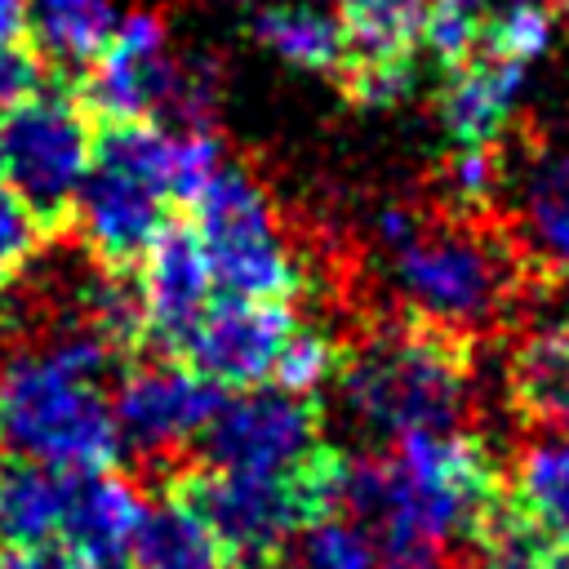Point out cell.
<instances>
[{"instance_id":"obj_34","label":"cell","mask_w":569,"mask_h":569,"mask_svg":"<svg viewBox=\"0 0 569 569\" xmlns=\"http://www.w3.org/2000/svg\"><path fill=\"white\" fill-rule=\"evenodd\" d=\"M391 569H400V565H391Z\"/></svg>"},{"instance_id":"obj_1","label":"cell","mask_w":569,"mask_h":569,"mask_svg":"<svg viewBox=\"0 0 569 569\" xmlns=\"http://www.w3.org/2000/svg\"><path fill=\"white\" fill-rule=\"evenodd\" d=\"M498 502V462L462 431H413L382 462H347L342 516L369 520L373 542L400 569H431L453 547H476Z\"/></svg>"},{"instance_id":"obj_31","label":"cell","mask_w":569,"mask_h":569,"mask_svg":"<svg viewBox=\"0 0 569 569\" xmlns=\"http://www.w3.org/2000/svg\"><path fill=\"white\" fill-rule=\"evenodd\" d=\"M516 569H569V533H547L529 547Z\"/></svg>"},{"instance_id":"obj_27","label":"cell","mask_w":569,"mask_h":569,"mask_svg":"<svg viewBox=\"0 0 569 569\" xmlns=\"http://www.w3.org/2000/svg\"><path fill=\"white\" fill-rule=\"evenodd\" d=\"M40 240H44V222L0 182V311L18 289L22 271L36 262Z\"/></svg>"},{"instance_id":"obj_3","label":"cell","mask_w":569,"mask_h":569,"mask_svg":"<svg viewBox=\"0 0 569 569\" xmlns=\"http://www.w3.org/2000/svg\"><path fill=\"white\" fill-rule=\"evenodd\" d=\"M120 356L84 325H62L40 347L0 365V436L27 462L62 476L107 471L120 453L107 369Z\"/></svg>"},{"instance_id":"obj_10","label":"cell","mask_w":569,"mask_h":569,"mask_svg":"<svg viewBox=\"0 0 569 569\" xmlns=\"http://www.w3.org/2000/svg\"><path fill=\"white\" fill-rule=\"evenodd\" d=\"M320 400L289 391H240V400H222L213 422L200 436L204 467L218 471H293L302 458L320 449Z\"/></svg>"},{"instance_id":"obj_16","label":"cell","mask_w":569,"mask_h":569,"mask_svg":"<svg viewBox=\"0 0 569 569\" xmlns=\"http://www.w3.org/2000/svg\"><path fill=\"white\" fill-rule=\"evenodd\" d=\"M342 71H418L427 0H338Z\"/></svg>"},{"instance_id":"obj_9","label":"cell","mask_w":569,"mask_h":569,"mask_svg":"<svg viewBox=\"0 0 569 569\" xmlns=\"http://www.w3.org/2000/svg\"><path fill=\"white\" fill-rule=\"evenodd\" d=\"M391 271L405 293V302L418 311V320L445 325L462 333L467 325L489 320L507 298L516 280L511 253L489 244V236L458 227V231H418L409 244L391 249Z\"/></svg>"},{"instance_id":"obj_25","label":"cell","mask_w":569,"mask_h":569,"mask_svg":"<svg viewBox=\"0 0 569 569\" xmlns=\"http://www.w3.org/2000/svg\"><path fill=\"white\" fill-rule=\"evenodd\" d=\"M489 13H493V0H427L422 49L440 62V71H453L480 49Z\"/></svg>"},{"instance_id":"obj_29","label":"cell","mask_w":569,"mask_h":569,"mask_svg":"<svg viewBox=\"0 0 569 569\" xmlns=\"http://www.w3.org/2000/svg\"><path fill=\"white\" fill-rule=\"evenodd\" d=\"M498 187V160L493 151H453L449 169H445V191L453 200V209H480L489 204Z\"/></svg>"},{"instance_id":"obj_2","label":"cell","mask_w":569,"mask_h":569,"mask_svg":"<svg viewBox=\"0 0 569 569\" xmlns=\"http://www.w3.org/2000/svg\"><path fill=\"white\" fill-rule=\"evenodd\" d=\"M218 169L222 147L204 129H169L156 120L98 124L71 222L98 267L133 271L147 244L173 222L169 209L191 204Z\"/></svg>"},{"instance_id":"obj_24","label":"cell","mask_w":569,"mask_h":569,"mask_svg":"<svg viewBox=\"0 0 569 569\" xmlns=\"http://www.w3.org/2000/svg\"><path fill=\"white\" fill-rule=\"evenodd\" d=\"M342 360H347V342H338L329 329H316V325L298 329L293 325V333H289V342H284L271 378L289 396H316L325 382L338 378Z\"/></svg>"},{"instance_id":"obj_12","label":"cell","mask_w":569,"mask_h":569,"mask_svg":"<svg viewBox=\"0 0 569 569\" xmlns=\"http://www.w3.org/2000/svg\"><path fill=\"white\" fill-rule=\"evenodd\" d=\"M293 333L289 302H253L236 293H213L196 329L187 333L182 360L218 391H258L271 373Z\"/></svg>"},{"instance_id":"obj_20","label":"cell","mask_w":569,"mask_h":569,"mask_svg":"<svg viewBox=\"0 0 569 569\" xmlns=\"http://www.w3.org/2000/svg\"><path fill=\"white\" fill-rule=\"evenodd\" d=\"M511 396L525 418L569 431V325L525 338L511 360Z\"/></svg>"},{"instance_id":"obj_4","label":"cell","mask_w":569,"mask_h":569,"mask_svg":"<svg viewBox=\"0 0 569 569\" xmlns=\"http://www.w3.org/2000/svg\"><path fill=\"white\" fill-rule=\"evenodd\" d=\"M347 462V453L320 445L293 471L271 476L187 467L173 471L169 493L213 529L236 569H276L293 538H302L325 516H342Z\"/></svg>"},{"instance_id":"obj_8","label":"cell","mask_w":569,"mask_h":569,"mask_svg":"<svg viewBox=\"0 0 569 569\" xmlns=\"http://www.w3.org/2000/svg\"><path fill=\"white\" fill-rule=\"evenodd\" d=\"M191 231L213 267V284L253 302H293L307 284L267 191L244 169H218L191 200Z\"/></svg>"},{"instance_id":"obj_22","label":"cell","mask_w":569,"mask_h":569,"mask_svg":"<svg viewBox=\"0 0 569 569\" xmlns=\"http://www.w3.org/2000/svg\"><path fill=\"white\" fill-rule=\"evenodd\" d=\"M36 53L62 67H89L116 27V0H27Z\"/></svg>"},{"instance_id":"obj_23","label":"cell","mask_w":569,"mask_h":569,"mask_svg":"<svg viewBox=\"0 0 569 569\" xmlns=\"http://www.w3.org/2000/svg\"><path fill=\"white\" fill-rule=\"evenodd\" d=\"M525 227L547 262L569 267V151H556L533 169L525 191Z\"/></svg>"},{"instance_id":"obj_5","label":"cell","mask_w":569,"mask_h":569,"mask_svg":"<svg viewBox=\"0 0 569 569\" xmlns=\"http://www.w3.org/2000/svg\"><path fill=\"white\" fill-rule=\"evenodd\" d=\"M471 360L462 333L431 320H396L347 347L338 387L351 413L378 436L453 431L467 409Z\"/></svg>"},{"instance_id":"obj_21","label":"cell","mask_w":569,"mask_h":569,"mask_svg":"<svg viewBox=\"0 0 569 569\" xmlns=\"http://www.w3.org/2000/svg\"><path fill=\"white\" fill-rule=\"evenodd\" d=\"M253 40L280 62L302 71H342V27L316 4H262L253 13Z\"/></svg>"},{"instance_id":"obj_19","label":"cell","mask_w":569,"mask_h":569,"mask_svg":"<svg viewBox=\"0 0 569 569\" xmlns=\"http://www.w3.org/2000/svg\"><path fill=\"white\" fill-rule=\"evenodd\" d=\"M502 498L538 533H569V431H547L533 440L516 458Z\"/></svg>"},{"instance_id":"obj_26","label":"cell","mask_w":569,"mask_h":569,"mask_svg":"<svg viewBox=\"0 0 569 569\" xmlns=\"http://www.w3.org/2000/svg\"><path fill=\"white\" fill-rule=\"evenodd\" d=\"M378 542L351 516H325L302 533V569H373Z\"/></svg>"},{"instance_id":"obj_30","label":"cell","mask_w":569,"mask_h":569,"mask_svg":"<svg viewBox=\"0 0 569 569\" xmlns=\"http://www.w3.org/2000/svg\"><path fill=\"white\" fill-rule=\"evenodd\" d=\"M0 569H76L62 547H0Z\"/></svg>"},{"instance_id":"obj_18","label":"cell","mask_w":569,"mask_h":569,"mask_svg":"<svg viewBox=\"0 0 569 569\" xmlns=\"http://www.w3.org/2000/svg\"><path fill=\"white\" fill-rule=\"evenodd\" d=\"M129 569H236L213 529L173 493H164L156 507H147L133 547Z\"/></svg>"},{"instance_id":"obj_32","label":"cell","mask_w":569,"mask_h":569,"mask_svg":"<svg viewBox=\"0 0 569 569\" xmlns=\"http://www.w3.org/2000/svg\"><path fill=\"white\" fill-rule=\"evenodd\" d=\"M542 4H547L551 13H565V18H569V0H542Z\"/></svg>"},{"instance_id":"obj_6","label":"cell","mask_w":569,"mask_h":569,"mask_svg":"<svg viewBox=\"0 0 569 569\" xmlns=\"http://www.w3.org/2000/svg\"><path fill=\"white\" fill-rule=\"evenodd\" d=\"M98 120L80 93L31 84L0 102V182L44 222L67 227L93 164Z\"/></svg>"},{"instance_id":"obj_15","label":"cell","mask_w":569,"mask_h":569,"mask_svg":"<svg viewBox=\"0 0 569 569\" xmlns=\"http://www.w3.org/2000/svg\"><path fill=\"white\" fill-rule=\"evenodd\" d=\"M520 62H502L489 53H471L453 71H445L440 84V124L453 142V151H493L502 129L511 124L520 93H525Z\"/></svg>"},{"instance_id":"obj_11","label":"cell","mask_w":569,"mask_h":569,"mask_svg":"<svg viewBox=\"0 0 569 569\" xmlns=\"http://www.w3.org/2000/svg\"><path fill=\"white\" fill-rule=\"evenodd\" d=\"M218 409L222 391L173 356L138 360L111 387L120 449L129 445L147 458H169L173 449L200 440Z\"/></svg>"},{"instance_id":"obj_28","label":"cell","mask_w":569,"mask_h":569,"mask_svg":"<svg viewBox=\"0 0 569 569\" xmlns=\"http://www.w3.org/2000/svg\"><path fill=\"white\" fill-rule=\"evenodd\" d=\"M36 84V44L27 0H0V102Z\"/></svg>"},{"instance_id":"obj_14","label":"cell","mask_w":569,"mask_h":569,"mask_svg":"<svg viewBox=\"0 0 569 569\" xmlns=\"http://www.w3.org/2000/svg\"><path fill=\"white\" fill-rule=\"evenodd\" d=\"M147 507L151 502L142 498V489L111 467L93 476H71V493L53 547H62V556L76 569H124Z\"/></svg>"},{"instance_id":"obj_33","label":"cell","mask_w":569,"mask_h":569,"mask_svg":"<svg viewBox=\"0 0 569 569\" xmlns=\"http://www.w3.org/2000/svg\"><path fill=\"white\" fill-rule=\"evenodd\" d=\"M4 453H9V449H4V436H0V467H4Z\"/></svg>"},{"instance_id":"obj_7","label":"cell","mask_w":569,"mask_h":569,"mask_svg":"<svg viewBox=\"0 0 569 569\" xmlns=\"http://www.w3.org/2000/svg\"><path fill=\"white\" fill-rule=\"evenodd\" d=\"M80 102L98 124L120 120H164L173 116L182 129H204L213 107V84L204 71L173 62L169 31L151 9L116 18L107 44L84 67Z\"/></svg>"},{"instance_id":"obj_13","label":"cell","mask_w":569,"mask_h":569,"mask_svg":"<svg viewBox=\"0 0 569 569\" xmlns=\"http://www.w3.org/2000/svg\"><path fill=\"white\" fill-rule=\"evenodd\" d=\"M142 316H147V342H156L164 356H178L204 307L213 302V267L191 231V222H169L147 253L133 262Z\"/></svg>"},{"instance_id":"obj_17","label":"cell","mask_w":569,"mask_h":569,"mask_svg":"<svg viewBox=\"0 0 569 569\" xmlns=\"http://www.w3.org/2000/svg\"><path fill=\"white\" fill-rule=\"evenodd\" d=\"M71 476L27 458L0 467V547H53L67 511Z\"/></svg>"}]
</instances>
